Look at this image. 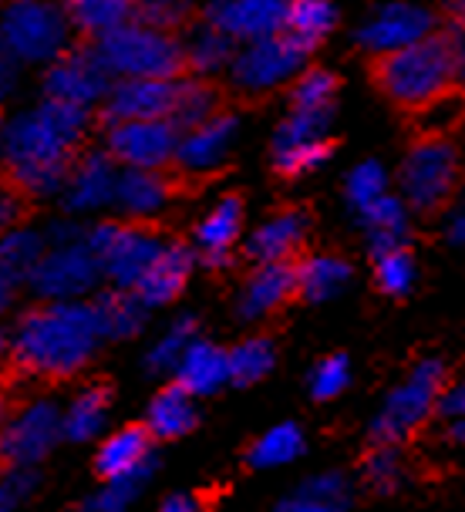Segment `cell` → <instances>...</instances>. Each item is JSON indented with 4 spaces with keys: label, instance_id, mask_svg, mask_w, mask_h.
<instances>
[{
    "label": "cell",
    "instance_id": "8992f818",
    "mask_svg": "<svg viewBox=\"0 0 465 512\" xmlns=\"http://www.w3.org/2000/svg\"><path fill=\"white\" fill-rule=\"evenodd\" d=\"M162 240H172V230L159 219H129V223H108L91 236V250L105 263L108 277L132 287L145 263L159 253Z\"/></svg>",
    "mask_w": 465,
    "mask_h": 512
},
{
    "label": "cell",
    "instance_id": "484cf974",
    "mask_svg": "<svg viewBox=\"0 0 465 512\" xmlns=\"http://www.w3.org/2000/svg\"><path fill=\"white\" fill-rule=\"evenodd\" d=\"M337 91H341V75L327 68H307L294 85L287 88L290 95V112L307 115V112H334Z\"/></svg>",
    "mask_w": 465,
    "mask_h": 512
},
{
    "label": "cell",
    "instance_id": "ee69618b",
    "mask_svg": "<svg viewBox=\"0 0 465 512\" xmlns=\"http://www.w3.org/2000/svg\"><path fill=\"white\" fill-rule=\"evenodd\" d=\"M193 331H196L193 320H186V324H179L176 331H172V334L166 337V344H162L159 351L152 354V364H155V368H166V364L176 361L179 354L186 351V341H189V337H193Z\"/></svg>",
    "mask_w": 465,
    "mask_h": 512
},
{
    "label": "cell",
    "instance_id": "c3c4849f",
    "mask_svg": "<svg viewBox=\"0 0 465 512\" xmlns=\"http://www.w3.org/2000/svg\"><path fill=\"white\" fill-rule=\"evenodd\" d=\"M7 351H11V347H7L4 334H0V381L11 384V381H7V374H4V368H7ZM11 388H14V384H11Z\"/></svg>",
    "mask_w": 465,
    "mask_h": 512
},
{
    "label": "cell",
    "instance_id": "d6a6232c",
    "mask_svg": "<svg viewBox=\"0 0 465 512\" xmlns=\"http://www.w3.org/2000/svg\"><path fill=\"white\" fill-rule=\"evenodd\" d=\"M91 310H95V320H98V334H108V337H125V334L139 331V324H142V300L129 294H108Z\"/></svg>",
    "mask_w": 465,
    "mask_h": 512
},
{
    "label": "cell",
    "instance_id": "f35d334b",
    "mask_svg": "<svg viewBox=\"0 0 465 512\" xmlns=\"http://www.w3.org/2000/svg\"><path fill=\"white\" fill-rule=\"evenodd\" d=\"M344 384H348V358L344 354H331V358H324L317 364L314 371V381H310V391H314V398H334L344 391Z\"/></svg>",
    "mask_w": 465,
    "mask_h": 512
},
{
    "label": "cell",
    "instance_id": "52a82bcc",
    "mask_svg": "<svg viewBox=\"0 0 465 512\" xmlns=\"http://www.w3.org/2000/svg\"><path fill=\"white\" fill-rule=\"evenodd\" d=\"M321 48V41L300 38V34H290L284 27H277L267 38H260L243 58H236V81H243L246 88H270L277 85L280 78L290 75L294 68H300V61H307L310 54Z\"/></svg>",
    "mask_w": 465,
    "mask_h": 512
},
{
    "label": "cell",
    "instance_id": "9a60e30c",
    "mask_svg": "<svg viewBox=\"0 0 465 512\" xmlns=\"http://www.w3.org/2000/svg\"><path fill=\"white\" fill-rule=\"evenodd\" d=\"M233 108H236V95L223 85V81H213V78L186 81L182 78L176 88V105H172L169 125L182 135L186 128L206 122V118H213V115L233 112Z\"/></svg>",
    "mask_w": 465,
    "mask_h": 512
},
{
    "label": "cell",
    "instance_id": "30bf717a",
    "mask_svg": "<svg viewBox=\"0 0 465 512\" xmlns=\"http://www.w3.org/2000/svg\"><path fill=\"white\" fill-rule=\"evenodd\" d=\"M176 81H155V78H132L125 85H118L108 98V105L98 112V122L115 125V122H152L162 118L169 122L172 105H176Z\"/></svg>",
    "mask_w": 465,
    "mask_h": 512
},
{
    "label": "cell",
    "instance_id": "7dc6e473",
    "mask_svg": "<svg viewBox=\"0 0 465 512\" xmlns=\"http://www.w3.org/2000/svg\"><path fill=\"white\" fill-rule=\"evenodd\" d=\"M17 496H21V482H11V486H0V512L11 509Z\"/></svg>",
    "mask_w": 465,
    "mask_h": 512
},
{
    "label": "cell",
    "instance_id": "bcb514c9",
    "mask_svg": "<svg viewBox=\"0 0 465 512\" xmlns=\"http://www.w3.org/2000/svg\"><path fill=\"white\" fill-rule=\"evenodd\" d=\"M14 411H17V401L11 398V384L0 381V428H4L7 422H11Z\"/></svg>",
    "mask_w": 465,
    "mask_h": 512
},
{
    "label": "cell",
    "instance_id": "4dcf8cb0",
    "mask_svg": "<svg viewBox=\"0 0 465 512\" xmlns=\"http://www.w3.org/2000/svg\"><path fill=\"white\" fill-rule=\"evenodd\" d=\"M91 256L85 253H61L51 256L48 263L38 270V287L51 290V294H71V290H81L91 280Z\"/></svg>",
    "mask_w": 465,
    "mask_h": 512
},
{
    "label": "cell",
    "instance_id": "f546056e",
    "mask_svg": "<svg viewBox=\"0 0 465 512\" xmlns=\"http://www.w3.org/2000/svg\"><path fill=\"white\" fill-rule=\"evenodd\" d=\"M348 502V482L341 475H324V479H310L294 499H287L280 506V512H344Z\"/></svg>",
    "mask_w": 465,
    "mask_h": 512
},
{
    "label": "cell",
    "instance_id": "8d00e7d4",
    "mask_svg": "<svg viewBox=\"0 0 465 512\" xmlns=\"http://www.w3.org/2000/svg\"><path fill=\"white\" fill-rule=\"evenodd\" d=\"M75 179V192H71V203L75 206H91L98 199L108 196V162L105 159H91V155H78L75 166L68 172Z\"/></svg>",
    "mask_w": 465,
    "mask_h": 512
},
{
    "label": "cell",
    "instance_id": "836d02e7",
    "mask_svg": "<svg viewBox=\"0 0 465 512\" xmlns=\"http://www.w3.org/2000/svg\"><path fill=\"white\" fill-rule=\"evenodd\" d=\"M270 368H273L270 337H253V341H243L240 347H233V351L226 354V371H230V381L236 384L260 381Z\"/></svg>",
    "mask_w": 465,
    "mask_h": 512
},
{
    "label": "cell",
    "instance_id": "f1b7e54d",
    "mask_svg": "<svg viewBox=\"0 0 465 512\" xmlns=\"http://www.w3.org/2000/svg\"><path fill=\"white\" fill-rule=\"evenodd\" d=\"M337 139H304L273 152V176L277 179H300L310 169H317L337 152Z\"/></svg>",
    "mask_w": 465,
    "mask_h": 512
},
{
    "label": "cell",
    "instance_id": "5bb4252c",
    "mask_svg": "<svg viewBox=\"0 0 465 512\" xmlns=\"http://www.w3.org/2000/svg\"><path fill=\"white\" fill-rule=\"evenodd\" d=\"M58 438V411L51 405H34L14 422L0 428V459L7 465L38 462Z\"/></svg>",
    "mask_w": 465,
    "mask_h": 512
},
{
    "label": "cell",
    "instance_id": "83f0119b",
    "mask_svg": "<svg viewBox=\"0 0 465 512\" xmlns=\"http://www.w3.org/2000/svg\"><path fill=\"white\" fill-rule=\"evenodd\" d=\"M334 24H337V11L331 0H284L280 27L290 34H300V38H310V41H324L327 34L334 31Z\"/></svg>",
    "mask_w": 465,
    "mask_h": 512
},
{
    "label": "cell",
    "instance_id": "4fadbf2b",
    "mask_svg": "<svg viewBox=\"0 0 465 512\" xmlns=\"http://www.w3.org/2000/svg\"><path fill=\"white\" fill-rule=\"evenodd\" d=\"M105 68H108L105 58L95 54V41H81L65 61H58V68H51V75H48L51 98L81 105V102H88V98L102 95L105 81H108Z\"/></svg>",
    "mask_w": 465,
    "mask_h": 512
},
{
    "label": "cell",
    "instance_id": "7c38bea8",
    "mask_svg": "<svg viewBox=\"0 0 465 512\" xmlns=\"http://www.w3.org/2000/svg\"><path fill=\"white\" fill-rule=\"evenodd\" d=\"M189 270H193V250H189L182 240H166V246H159V253L145 263V270L135 277L132 290L142 304H169L182 294L189 280Z\"/></svg>",
    "mask_w": 465,
    "mask_h": 512
},
{
    "label": "cell",
    "instance_id": "f6af8a7d",
    "mask_svg": "<svg viewBox=\"0 0 465 512\" xmlns=\"http://www.w3.org/2000/svg\"><path fill=\"white\" fill-rule=\"evenodd\" d=\"M159 512H209L199 496H172Z\"/></svg>",
    "mask_w": 465,
    "mask_h": 512
},
{
    "label": "cell",
    "instance_id": "1f68e13d",
    "mask_svg": "<svg viewBox=\"0 0 465 512\" xmlns=\"http://www.w3.org/2000/svg\"><path fill=\"white\" fill-rule=\"evenodd\" d=\"M108 405H112V381H95L91 388L75 401L68 422H65V435L68 438H91L102 428V418Z\"/></svg>",
    "mask_w": 465,
    "mask_h": 512
},
{
    "label": "cell",
    "instance_id": "74e56055",
    "mask_svg": "<svg viewBox=\"0 0 465 512\" xmlns=\"http://www.w3.org/2000/svg\"><path fill=\"white\" fill-rule=\"evenodd\" d=\"M233 38L226 31H220V27H209V31H203L199 38L189 44V58H193V68L196 71H213L220 68V64H226L233 58Z\"/></svg>",
    "mask_w": 465,
    "mask_h": 512
},
{
    "label": "cell",
    "instance_id": "7bdbcfd3",
    "mask_svg": "<svg viewBox=\"0 0 465 512\" xmlns=\"http://www.w3.org/2000/svg\"><path fill=\"white\" fill-rule=\"evenodd\" d=\"M381 186H385V179H381V169H378V166H361V169L351 176L348 192H351L354 203L364 206V203H371V199H378V196H381Z\"/></svg>",
    "mask_w": 465,
    "mask_h": 512
},
{
    "label": "cell",
    "instance_id": "ba28073f",
    "mask_svg": "<svg viewBox=\"0 0 465 512\" xmlns=\"http://www.w3.org/2000/svg\"><path fill=\"white\" fill-rule=\"evenodd\" d=\"M179 132L162 118L108 125V155L132 169H166L176 162Z\"/></svg>",
    "mask_w": 465,
    "mask_h": 512
},
{
    "label": "cell",
    "instance_id": "6da1fadb",
    "mask_svg": "<svg viewBox=\"0 0 465 512\" xmlns=\"http://www.w3.org/2000/svg\"><path fill=\"white\" fill-rule=\"evenodd\" d=\"M375 91L408 125L462 98V24L381 48L364 58Z\"/></svg>",
    "mask_w": 465,
    "mask_h": 512
},
{
    "label": "cell",
    "instance_id": "f907efd6",
    "mask_svg": "<svg viewBox=\"0 0 465 512\" xmlns=\"http://www.w3.org/2000/svg\"><path fill=\"white\" fill-rule=\"evenodd\" d=\"M129 4H135V0H129Z\"/></svg>",
    "mask_w": 465,
    "mask_h": 512
},
{
    "label": "cell",
    "instance_id": "2e32d148",
    "mask_svg": "<svg viewBox=\"0 0 465 512\" xmlns=\"http://www.w3.org/2000/svg\"><path fill=\"white\" fill-rule=\"evenodd\" d=\"M284 0H216L209 21L230 38H267L280 27Z\"/></svg>",
    "mask_w": 465,
    "mask_h": 512
},
{
    "label": "cell",
    "instance_id": "ab89813d",
    "mask_svg": "<svg viewBox=\"0 0 465 512\" xmlns=\"http://www.w3.org/2000/svg\"><path fill=\"white\" fill-rule=\"evenodd\" d=\"M364 475H368V486L391 489L398 482V459L395 445H375V452L364 459Z\"/></svg>",
    "mask_w": 465,
    "mask_h": 512
},
{
    "label": "cell",
    "instance_id": "603a6c76",
    "mask_svg": "<svg viewBox=\"0 0 465 512\" xmlns=\"http://www.w3.org/2000/svg\"><path fill=\"white\" fill-rule=\"evenodd\" d=\"M65 14L78 27L81 41H98L112 27L129 24V0H65Z\"/></svg>",
    "mask_w": 465,
    "mask_h": 512
},
{
    "label": "cell",
    "instance_id": "ac0fdd59",
    "mask_svg": "<svg viewBox=\"0 0 465 512\" xmlns=\"http://www.w3.org/2000/svg\"><path fill=\"white\" fill-rule=\"evenodd\" d=\"M236 132V112L213 115L206 122L182 132V145H176V162L182 166H213L216 159L226 152Z\"/></svg>",
    "mask_w": 465,
    "mask_h": 512
},
{
    "label": "cell",
    "instance_id": "7402d4cb",
    "mask_svg": "<svg viewBox=\"0 0 465 512\" xmlns=\"http://www.w3.org/2000/svg\"><path fill=\"white\" fill-rule=\"evenodd\" d=\"M230 378L226 371V351L213 344H193L189 351H182V368H179V384L189 395H209Z\"/></svg>",
    "mask_w": 465,
    "mask_h": 512
},
{
    "label": "cell",
    "instance_id": "8fae6325",
    "mask_svg": "<svg viewBox=\"0 0 465 512\" xmlns=\"http://www.w3.org/2000/svg\"><path fill=\"white\" fill-rule=\"evenodd\" d=\"M307 256V253H304ZM277 260V263H260L257 273H250L240 300L243 317H273L280 310L300 300V260Z\"/></svg>",
    "mask_w": 465,
    "mask_h": 512
},
{
    "label": "cell",
    "instance_id": "4316f807",
    "mask_svg": "<svg viewBox=\"0 0 465 512\" xmlns=\"http://www.w3.org/2000/svg\"><path fill=\"white\" fill-rule=\"evenodd\" d=\"M351 263L341 256H304L300 260V300H327L348 283Z\"/></svg>",
    "mask_w": 465,
    "mask_h": 512
},
{
    "label": "cell",
    "instance_id": "d590c367",
    "mask_svg": "<svg viewBox=\"0 0 465 512\" xmlns=\"http://www.w3.org/2000/svg\"><path fill=\"white\" fill-rule=\"evenodd\" d=\"M300 452H304V435H300V428L297 425H280V428H273V432L263 435L260 442L246 452V465H250V469L284 465Z\"/></svg>",
    "mask_w": 465,
    "mask_h": 512
},
{
    "label": "cell",
    "instance_id": "e0dca14e",
    "mask_svg": "<svg viewBox=\"0 0 465 512\" xmlns=\"http://www.w3.org/2000/svg\"><path fill=\"white\" fill-rule=\"evenodd\" d=\"M152 432L149 425H129L122 428L118 435H112L108 442L98 448V459H95V472L102 475L105 482L122 479L142 465H149V452H152Z\"/></svg>",
    "mask_w": 465,
    "mask_h": 512
},
{
    "label": "cell",
    "instance_id": "44dd1931",
    "mask_svg": "<svg viewBox=\"0 0 465 512\" xmlns=\"http://www.w3.org/2000/svg\"><path fill=\"white\" fill-rule=\"evenodd\" d=\"M432 27V17L415 7H388L371 27L361 31V48H395V44L415 41Z\"/></svg>",
    "mask_w": 465,
    "mask_h": 512
},
{
    "label": "cell",
    "instance_id": "5b68a950",
    "mask_svg": "<svg viewBox=\"0 0 465 512\" xmlns=\"http://www.w3.org/2000/svg\"><path fill=\"white\" fill-rule=\"evenodd\" d=\"M449 384V371L439 361L418 364L412 381L405 388H398L391 395L388 408L381 411V418L371 428V442L375 445H398L415 432H422L428 418L439 411V398Z\"/></svg>",
    "mask_w": 465,
    "mask_h": 512
},
{
    "label": "cell",
    "instance_id": "cb8c5ba5",
    "mask_svg": "<svg viewBox=\"0 0 465 512\" xmlns=\"http://www.w3.org/2000/svg\"><path fill=\"white\" fill-rule=\"evenodd\" d=\"M193 21H196L193 0H135L129 14V24L166 34V38H179L186 27H193Z\"/></svg>",
    "mask_w": 465,
    "mask_h": 512
},
{
    "label": "cell",
    "instance_id": "d4e9b609",
    "mask_svg": "<svg viewBox=\"0 0 465 512\" xmlns=\"http://www.w3.org/2000/svg\"><path fill=\"white\" fill-rule=\"evenodd\" d=\"M243 192H230V196L220 199V206L213 209L203 226L196 230V240L203 243V253H230L236 236H240V223H243Z\"/></svg>",
    "mask_w": 465,
    "mask_h": 512
},
{
    "label": "cell",
    "instance_id": "e575fe53",
    "mask_svg": "<svg viewBox=\"0 0 465 512\" xmlns=\"http://www.w3.org/2000/svg\"><path fill=\"white\" fill-rule=\"evenodd\" d=\"M415 280L412 250L405 243L391 246L385 253H375V287L388 297H405Z\"/></svg>",
    "mask_w": 465,
    "mask_h": 512
},
{
    "label": "cell",
    "instance_id": "60d3db41",
    "mask_svg": "<svg viewBox=\"0 0 465 512\" xmlns=\"http://www.w3.org/2000/svg\"><path fill=\"white\" fill-rule=\"evenodd\" d=\"M364 223L371 226L375 233H401L405 230V216H401V206L395 199H371V203L361 206Z\"/></svg>",
    "mask_w": 465,
    "mask_h": 512
},
{
    "label": "cell",
    "instance_id": "d6986e66",
    "mask_svg": "<svg viewBox=\"0 0 465 512\" xmlns=\"http://www.w3.org/2000/svg\"><path fill=\"white\" fill-rule=\"evenodd\" d=\"M4 31H7V38H11L24 54H31V58L51 54L54 44L61 41V24L54 21L48 11H41V7H31V4L14 7V11L7 14Z\"/></svg>",
    "mask_w": 465,
    "mask_h": 512
},
{
    "label": "cell",
    "instance_id": "ffe728a7",
    "mask_svg": "<svg viewBox=\"0 0 465 512\" xmlns=\"http://www.w3.org/2000/svg\"><path fill=\"white\" fill-rule=\"evenodd\" d=\"M149 432L152 438H179L186 432L196 428V405H193V395L176 381L169 388H162L155 395L152 408H149Z\"/></svg>",
    "mask_w": 465,
    "mask_h": 512
},
{
    "label": "cell",
    "instance_id": "681fc988",
    "mask_svg": "<svg viewBox=\"0 0 465 512\" xmlns=\"http://www.w3.org/2000/svg\"><path fill=\"white\" fill-rule=\"evenodd\" d=\"M7 300H11V280H7V277H0V310H4Z\"/></svg>",
    "mask_w": 465,
    "mask_h": 512
},
{
    "label": "cell",
    "instance_id": "277c9868",
    "mask_svg": "<svg viewBox=\"0 0 465 512\" xmlns=\"http://www.w3.org/2000/svg\"><path fill=\"white\" fill-rule=\"evenodd\" d=\"M98 41H102V58L108 68H118L132 78L182 81L196 75L186 44L166 38V34L145 31V27L135 24H122L105 31Z\"/></svg>",
    "mask_w": 465,
    "mask_h": 512
},
{
    "label": "cell",
    "instance_id": "7a4b0ae2",
    "mask_svg": "<svg viewBox=\"0 0 465 512\" xmlns=\"http://www.w3.org/2000/svg\"><path fill=\"white\" fill-rule=\"evenodd\" d=\"M95 337L91 307H31L21 317L17 344L7 351V381L61 384L75 378L95 351Z\"/></svg>",
    "mask_w": 465,
    "mask_h": 512
},
{
    "label": "cell",
    "instance_id": "9c48e42d",
    "mask_svg": "<svg viewBox=\"0 0 465 512\" xmlns=\"http://www.w3.org/2000/svg\"><path fill=\"white\" fill-rule=\"evenodd\" d=\"M314 226V209L307 203H284L270 213L267 223L250 236V243L243 246V256L253 263H277V260H294L304 256L307 236Z\"/></svg>",
    "mask_w": 465,
    "mask_h": 512
},
{
    "label": "cell",
    "instance_id": "3957f363",
    "mask_svg": "<svg viewBox=\"0 0 465 512\" xmlns=\"http://www.w3.org/2000/svg\"><path fill=\"white\" fill-rule=\"evenodd\" d=\"M415 128V125H412ZM462 186L459 122L445 128H415L401 162V189L422 219L442 216Z\"/></svg>",
    "mask_w": 465,
    "mask_h": 512
},
{
    "label": "cell",
    "instance_id": "b9f144b4",
    "mask_svg": "<svg viewBox=\"0 0 465 512\" xmlns=\"http://www.w3.org/2000/svg\"><path fill=\"white\" fill-rule=\"evenodd\" d=\"M34 209H38V203H31V199H24V196H17V192L0 186V236L11 233L14 226H21L24 219H31Z\"/></svg>",
    "mask_w": 465,
    "mask_h": 512
}]
</instances>
